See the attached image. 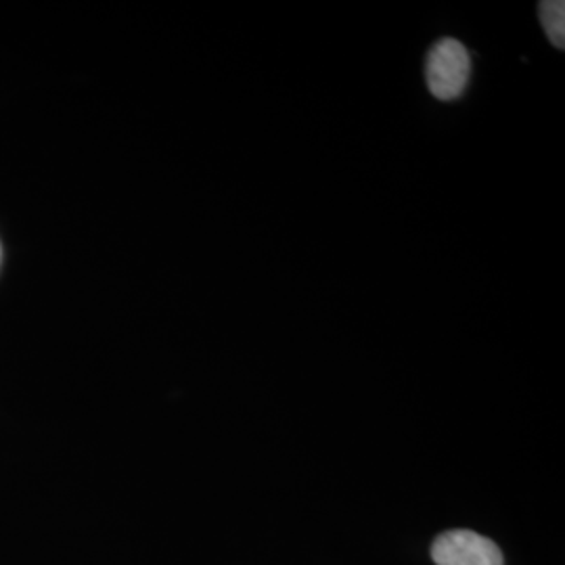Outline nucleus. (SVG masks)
I'll use <instances>...</instances> for the list:
<instances>
[{
    "label": "nucleus",
    "instance_id": "obj_1",
    "mask_svg": "<svg viewBox=\"0 0 565 565\" xmlns=\"http://www.w3.org/2000/svg\"><path fill=\"white\" fill-rule=\"evenodd\" d=\"M471 78V55L455 39L436 42L425 63V81L429 93L440 102L459 99Z\"/></svg>",
    "mask_w": 565,
    "mask_h": 565
},
{
    "label": "nucleus",
    "instance_id": "obj_2",
    "mask_svg": "<svg viewBox=\"0 0 565 565\" xmlns=\"http://www.w3.org/2000/svg\"><path fill=\"white\" fill-rule=\"evenodd\" d=\"M431 557L438 565H503L501 548L471 530L440 534L431 546Z\"/></svg>",
    "mask_w": 565,
    "mask_h": 565
},
{
    "label": "nucleus",
    "instance_id": "obj_3",
    "mask_svg": "<svg viewBox=\"0 0 565 565\" xmlns=\"http://www.w3.org/2000/svg\"><path fill=\"white\" fill-rule=\"evenodd\" d=\"M539 18L545 28L551 44L559 51L565 49V2L564 0H545L539 4Z\"/></svg>",
    "mask_w": 565,
    "mask_h": 565
}]
</instances>
